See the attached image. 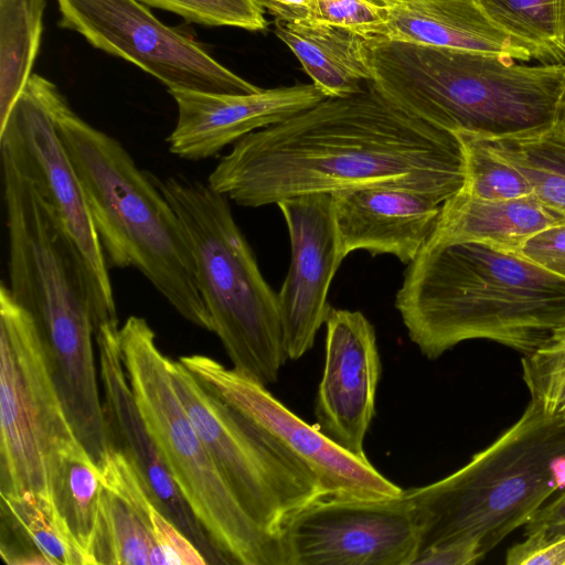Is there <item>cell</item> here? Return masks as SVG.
<instances>
[{
	"label": "cell",
	"mask_w": 565,
	"mask_h": 565,
	"mask_svg": "<svg viewBox=\"0 0 565 565\" xmlns=\"http://www.w3.org/2000/svg\"><path fill=\"white\" fill-rule=\"evenodd\" d=\"M374 184L425 192L444 203L465 184L456 135L402 109L369 82L236 141L207 185L259 207L308 193Z\"/></svg>",
	"instance_id": "1"
},
{
	"label": "cell",
	"mask_w": 565,
	"mask_h": 565,
	"mask_svg": "<svg viewBox=\"0 0 565 565\" xmlns=\"http://www.w3.org/2000/svg\"><path fill=\"white\" fill-rule=\"evenodd\" d=\"M394 306L427 359L476 339L527 355L565 330V278L516 252L427 241Z\"/></svg>",
	"instance_id": "2"
},
{
	"label": "cell",
	"mask_w": 565,
	"mask_h": 565,
	"mask_svg": "<svg viewBox=\"0 0 565 565\" xmlns=\"http://www.w3.org/2000/svg\"><path fill=\"white\" fill-rule=\"evenodd\" d=\"M367 43L369 83L443 130L500 139L546 129L561 118L565 62L529 64L383 38Z\"/></svg>",
	"instance_id": "3"
},
{
	"label": "cell",
	"mask_w": 565,
	"mask_h": 565,
	"mask_svg": "<svg viewBox=\"0 0 565 565\" xmlns=\"http://www.w3.org/2000/svg\"><path fill=\"white\" fill-rule=\"evenodd\" d=\"M46 99L107 263L137 269L183 319L212 332L185 231L151 173L116 138L79 117L49 79Z\"/></svg>",
	"instance_id": "4"
},
{
	"label": "cell",
	"mask_w": 565,
	"mask_h": 565,
	"mask_svg": "<svg viewBox=\"0 0 565 565\" xmlns=\"http://www.w3.org/2000/svg\"><path fill=\"white\" fill-rule=\"evenodd\" d=\"M565 489V417L530 401L520 418L454 473L404 490L419 550L476 541L486 555Z\"/></svg>",
	"instance_id": "5"
},
{
	"label": "cell",
	"mask_w": 565,
	"mask_h": 565,
	"mask_svg": "<svg viewBox=\"0 0 565 565\" xmlns=\"http://www.w3.org/2000/svg\"><path fill=\"white\" fill-rule=\"evenodd\" d=\"M9 290L33 318L52 372L79 377L96 364L97 300L86 263L55 210L0 143Z\"/></svg>",
	"instance_id": "6"
},
{
	"label": "cell",
	"mask_w": 565,
	"mask_h": 565,
	"mask_svg": "<svg viewBox=\"0 0 565 565\" xmlns=\"http://www.w3.org/2000/svg\"><path fill=\"white\" fill-rule=\"evenodd\" d=\"M153 181L185 231L198 288L233 370L263 384L288 360L278 295L262 275L228 199L181 174Z\"/></svg>",
	"instance_id": "7"
},
{
	"label": "cell",
	"mask_w": 565,
	"mask_h": 565,
	"mask_svg": "<svg viewBox=\"0 0 565 565\" xmlns=\"http://www.w3.org/2000/svg\"><path fill=\"white\" fill-rule=\"evenodd\" d=\"M125 371L142 419L190 509L232 564L288 565L284 541L242 508L192 425L171 380L169 361L148 321L119 327Z\"/></svg>",
	"instance_id": "8"
},
{
	"label": "cell",
	"mask_w": 565,
	"mask_h": 565,
	"mask_svg": "<svg viewBox=\"0 0 565 565\" xmlns=\"http://www.w3.org/2000/svg\"><path fill=\"white\" fill-rule=\"evenodd\" d=\"M81 441L31 315L0 287V494L51 498L57 456ZM52 499V498H51Z\"/></svg>",
	"instance_id": "9"
},
{
	"label": "cell",
	"mask_w": 565,
	"mask_h": 565,
	"mask_svg": "<svg viewBox=\"0 0 565 565\" xmlns=\"http://www.w3.org/2000/svg\"><path fill=\"white\" fill-rule=\"evenodd\" d=\"M169 370L192 425L242 508L282 540L300 509L326 498L317 477L268 431L210 392L180 360L170 359Z\"/></svg>",
	"instance_id": "10"
},
{
	"label": "cell",
	"mask_w": 565,
	"mask_h": 565,
	"mask_svg": "<svg viewBox=\"0 0 565 565\" xmlns=\"http://www.w3.org/2000/svg\"><path fill=\"white\" fill-rule=\"evenodd\" d=\"M61 26L94 47L134 63L169 89L253 94L238 76L186 34L160 22L140 0H56Z\"/></svg>",
	"instance_id": "11"
},
{
	"label": "cell",
	"mask_w": 565,
	"mask_h": 565,
	"mask_svg": "<svg viewBox=\"0 0 565 565\" xmlns=\"http://www.w3.org/2000/svg\"><path fill=\"white\" fill-rule=\"evenodd\" d=\"M47 79L32 74L0 128L7 146L39 185L83 256L94 287L98 326L118 321L108 263L77 173L46 99Z\"/></svg>",
	"instance_id": "12"
},
{
	"label": "cell",
	"mask_w": 565,
	"mask_h": 565,
	"mask_svg": "<svg viewBox=\"0 0 565 565\" xmlns=\"http://www.w3.org/2000/svg\"><path fill=\"white\" fill-rule=\"evenodd\" d=\"M288 565H412L420 529L405 494L385 500L320 498L287 523Z\"/></svg>",
	"instance_id": "13"
},
{
	"label": "cell",
	"mask_w": 565,
	"mask_h": 565,
	"mask_svg": "<svg viewBox=\"0 0 565 565\" xmlns=\"http://www.w3.org/2000/svg\"><path fill=\"white\" fill-rule=\"evenodd\" d=\"M179 360L214 395L268 431L317 477L326 498L385 500L404 490L290 412L265 385L201 354Z\"/></svg>",
	"instance_id": "14"
},
{
	"label": "cell",
	"mask_w": 565,
	"mask_h": 565,
	"mask_svg": "<svg viewBox=\"0 0 565 565\" xmlns=\"http://www.w3.org/2000/svg\"><path fill=\"white\" fill-rule=\"evenodd\" d=\"M291 248L289 270L278 295L288 360H298L313 345L331 308L328 294L345 258L333 214L331 193H308L277 203Z\"/></svg>",
	"instance_id": "15"
},
{
	"label": "cell",
	"mask_w": 565,
	"mask_h": 565,
	"mask_svg": "<svg viewBox=\"0 0 565 565\" xmlns=\"http://www.w3.org/2000/svg\"><path fill=\"white\" fill-rule=\"evenodd\" d=\"M95 343L113 449L129 460L158 509L195 544L207 564H231L190 509L142 419L121 359L118 321L100 323Z\"/></svg>",
	"instance_id": "16"
},
{
	"label": "cell",
	"mask_w": 565,
	"mask_h": 565,
	"mask_svg": "<svg viewBox=\"0 0 565 565\" xmlns=\"http://www.w3.org/2000/svg\"><path fill=\"white\" fill-rule=\"evenodd\" d=\"M326 358L315 399L319 429L352 455L367 459L364 438L375 415L381 359L373 324L360 311L330 308Z\"/></svg>",
	"instance_id": "17"
},
{
	"label": "cell",
	"mask_w": 565,
	"mask_h": 565,
	"mask_svg": "<svg viewBox=\"0 0 565 565\" xmlns=\"http://www.w3.org/2000/svg\"><path fill=\"white\" fill-rule=\"evenodd\" d=\"M177 124L167 138L169 151L203 160L246 135L280 122L327 98L312 83L262 89L253 94H213L169 89Z\"/></svg>",
	"instance_id": "18"
},
{
	"label": "cell",
	"mask_w": 565,
	"mask_h": 565,
	"mask_svg": "<svg viewBox=\"0 0 565 565\" xmlns=\"http://www.w3.org/2000/svg\"><path fill=\"white\" fill-rule=\"evenodd\" d=\"M344 257L355 250L409 264L429 238L443 203L411 188L374 184L331 193Z\"/></svg>",
	"instance_id": "19"
},
{
	"label": "cell",
	"mask_w": 565,
	"mask_h": 565,
	"mask_svg": "<svg viewBox=\"0 0 565 565\" xmlns=\"http://www.w3.org/2000/svg\"><path fill=\"white\" fill-rule=\"evenodd\" d=\"M385 22L376 38L552 63L495 23L479 0H376Z\"/></svg>",
	"instance_id": "20"
},
{
	"label": "cell",
	"mask_w": 565,
	"mask_h": 565,
	"mask_svg": "<svg viewBox=\"0 0 565 565\" xmlns=\"http://www.w3.org/2000/svg\"><path fill=\"white\" fill-rule=\"evenodd\" d=\"M562 223L565 215L534 195L482 200L460 190L443 203L427 241L475 242L518 252L534 235Z\"/></svg>",
	"instance_id": "21"
},
{
	"label": "cell",
	"mask_w": 565,
	"mask_h": 565,
	"mask_svg": "<svg viewBox=\"0 0 565 565\" xmlns=\"http://www.w3.org/2000/svg\"><path fill=\"white\" fill-rule=\"evenodd\" d=\"M275 34L328 98L360 93L372 78L367 39L354 31L318 21H276Z\"/></svg>",
	"instance_id": "22"
},
{
	"label": "cell",
	"mask_w": 565,
	"mask_h": 565,
	"mask_svg": "<svg viewBox=\"0 0 565 565\" xmlns=\"http://www.w3.org/2000/svg\"><path fill=\"white\" fill-rule=\"evenodd\" d=\"M0 498V554L6 564L90 565L51 498L36 492Z\"/></svg>",
	"instance_id": "23"
},
{
	"label": "cell",
	"mask_w": 565,
	"mask_h": 565,
	"mask_svg": "<svg viewBox=\"0 0 565 565\" xmlns=\"http://www.w3.org/2000/svg\"><path fill=\"white\" fill-rule=\"evenodd\" d=\"M51 498L74 540L95 565L93 551L99 525L100 470L78 441L63 450L50 476Z\"/></svg>",
	"instance_id": "24"
},
{
	"label": "cell",
	"mask_w": 565,
	"mask_h": 565,
	"mask_svg": "<svg viewBox=\"0 0 565 565\" xmlns=\"http://www.w3.org/2000/svg\"><path fill=\"white\" fill-rule=\"evenodd\" d=\"M480 139L525 178L536 199L565 215L564 122L521 136Z\"/></svg>",
	"instance_id": "25"
},
{
	"label": "cell",
	"mask_w": 565,
	"mask_h": 565,
	"mask_svg": "<svg viewBox=\"0 0 565 565\" xmlns=\"http://www.w3.org/2000/svg\"><path fill=\"white\" fill-rule=\"evenodd\" d=\"M44 7V0H0V128L32 75Z\"/></svg>",
	"instance_id": "26"
},
{
	"label": "cell",
	"mask_w": 565,
	"mask_h": 565,
	"mask_svg": "<svg viewBox=\"0 0 565 565\" xmlns=\"http://www.w3.org/2000/svg\"><path fill=\"white\" fill-rule=\"evenodd\" d=\"M93 557L95 565H167L145 518L104 484Z\"/></svg>",
	"instance_id": "27"
},
{
	"label": "cell",
	"mask_w": 565,
	"mask_h": 565,
	"mask_svg": "<svg viewBox=\"0 0 565 565\" xmlns=\"http://www.w3.org/2000/svg\"><path fill=\"white\" fill-rule=\"evenodd\" d=\"M490 18L552 63L565 62V0H479Z\"/></svg>",
	"instance_id": "28"
},
{
	"label": "cell",
	"mask_w": 565,
	"mask_h": 565,
	"mask_svg": "<svg viewBox=\"0 0 565 565\" xmlns=\"http://www.w3.org/2000/svg\"><path fill=\"white\" fill-rule=\"evenodd\" d=\"M465 159V184L461 190L482 200H510L530 196L525 178L486 142L475 136L456 132Z\"/></svg>",
	"instance_id": "29"
},
{
	"label": "cell",
	"mask_w": 565,
	"mask_h": 565,
	"mask_svg": "<svg viewBox=\"0 0 565 565\" xmlns=\"http://www.w3.org/2000/svg\"><path fill=\"white\" fill-rule=\"evenodd\" d=\"M522 379L531 395L548 413L565 407V330L521 360Z\"/></svg>",
	"instance_id": "30"
},
{
	"label": "cell",
	"mask_w": 565,
	"mask_h": 565,
	"mask_svg": "<svg viewBox=\"0 0 565 565\" xmlns=\"http://www.w3.org/2000/svg\"><path fill=\"white\" fill-rule=\"evenodd\" d=\"M148 7L173 12L186 21L247 31L267 29L265 10L256 0H140Z\"/></svg>",
	"instance_id": "31"
},
{
	"label": "cell",
	"mask_w": 565,
	"mask_h": 565,
	"mask_svg": "<svg viewBox=\"0 0 565 565\" xmlns=\"http://www.w3.org/2000/svg\"><path fill=\"white\" fill-rule=\"evenodd\" d=\"M313 21L376 38L385 22L384 7L376 0H315Z\"/></svg>",
	"instance_id": "32"
},
{
	"label": "cell",
	"mask_w": 565,
	"mask_h": 565,
	"mask_svg": "<svg viewBox=\"0 0 565 565\" xmlns=\"http://www.w3.org/2000/svg\"><path fill=\"white\" fill-rule=\"evenodd\" d=\"M516 253L565 278V223L534 235Z\"/></svg>",
	"instance_id": "33"
},
{
	"label": "cell",
	"mask_w": 565,
	"mask_h": 565,
	"mask_svg": "<svg viewBox=\"0 0 565 565\" xmlns=\"http://www.w3.org/2000/svg\"><path fill=\"white\" fill-rule=\"evenodd\" d=\"M505 554L508 565H565V535H526Z\"/></svg>",
	"instance_id": "34"
},
{
	"label": "cell",
	"mask_w": 565,
	"mask_h": 565,
	"mask_svg": "<svg viewBox=\"0 0 565 565\" xmlns=\"http://www.w3.org/2000/svg\"><path fill=\"white\" fill-rule=\"evenodd\" d=\"M484 554L476 541H451L418 551L412 565H471Z\"/></svg>",
	"instance_id": "35"
},
{
	"label": "cell",
	"mask_w": 565,
	"mask_h": 565,
	"mask_svg": "<svg viewBox=\"0 0 565 565\" xmlns=\"http://www.w3.org/2000/svg\"><path fill=\"white\" fill-rule=\"evenodd\" d=\"M555 537L565 535V489L552 501L541 507L524 525V536Z\"/></svg>",
	"instance_id": "36"
},
{
	"label": "cell",
	"mask_w": 565,
	"mask_h": 565,
	"mask_svg": "<svg viewBox=\"0 0 565 565\" xmlns=\"http://www.w3.org/2000/svg\"><path fill=\"white\" fill-rule=\"evenodd\" d=\"M276 21L299 23L313 21L315 0H256Z\"/></svg>",
	"instance_id": "37"
},
{
	"label": "cell",
	"mask_w": 565,
	"mask_h": 565,
	"mask_svg": "<svg viewBox=\"0 0 565 565\" xmlns=\"http://www.w3.org/2000/svg\"><path fill=\"white\" fill-rule=\"evenodd\" d=\"M559 120L565 124V99H564V103H563V108H562Z\"/></svg>",
	"instance_id": "38"
},
{
	"label": "cell",
	"mask_w": 565,
	"mask_h": 565,
	"mask_svg": "<svg viewBox=\"0 0 565 565\" xmlns=\"http://www.w3.org/2000/svg\"><path fill=\"white\" fill-rule=\"evenodd\" d=\"M559 413H562L565 417V407Z\"/></svg>",
	"instance_id": "39"
}]
</instances>
